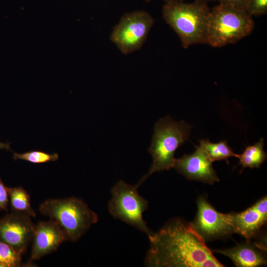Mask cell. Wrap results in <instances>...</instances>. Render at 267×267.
<instances>
[{"mask_svg": "<svg viewBox=\"0 0 267 267\" xmlns=\"http://www.w3.org/2000/svg\"><path fill=\"white\" fill-rule=\"evenodd\" d=\"M199 141V146L207 153L212 162L222 160L227 161V159L230 157H238L239 154L233 151L225 140L218 143L211 142L208 139Z\"/></svg>", "mask_w": 267, "mask_h": 267, "instance_id": "16", "label": "cell"}, {"mask_svg": "<svg viewBox=\"0 0 267 267\" xmlns=\"http://www.w3.org/2000/svg\"><path fill=\"white\" fill-rule=\"evenodd\" d=\"M267 221V198L263 197L245 211L231 213L233 233L252 238Z\"/></svg>", "mask_w": 267, "mask_h": 267, "instance_id": "12", "label": "cell"}, {"mask_svg": "<svg viewBox=\"0 0 267 267\" xmlns=\"http://www.w3.org/2000/svg\"><path fill=\"white\" fill-rule=\"evenodd\" d=\"M0 267H2V266L1 265H0Z\"/></svg>", "mask_w": 267, "mask_h": 267, "instance_id": "26", "label": "cell"}, {"mask_svg": "<svg viewBox=\"0 0 267 267\" xmlns=\"http://www.w3.org/2000/svg\"><path fill=\"white\" fill-rule=\"evenodd\" d=\"M22 254L0 239V265L2 267H17L21 264Z\"/></svg>", "mask_w": 267, "mask_h": 267, "instance_id": "17", "label": "cell"}, {"mask_svg": "<svg viewBox=\"0 0 267 267\" xmlns=\"http://www.w3.org/2000/svg\"><path fill=\"white\" fill-rule=\"evenodd\" d=\"M260 245L247 243L226 249H216L214 252L230 258L238 267H256L265 265L267 260Z\"/></svg>", "mask_w": 267, "mask_h": 267, "instance_id": "13", "label": "cell"}, {"mask_svg": "<svg viewBox=\"0 0 267 267\" xmlns=\"http://www.w3.org/2000/svg\"><path fill=\"white\" fill-rule=\"evenodd\" d=\"M4 149L7 151H11L10 142H3L0 141V150Z\"/></svg>", "mask_w": 267, "mask_h": 267, "instance_id": "22", "label": "cell"}, {"mask_svg": "<svg viewBox=\"0 0 267 267\" xmlns=\"http://www.w3.org/2000/svg\"><path fill=\"white\" fill-rule=\"evenodd\" d=\"M191 127L183 121H174L169 116L156 123L148 149L153 158L152 164L148 173L137 183L139 186L153 173L174 168L175 152L188 139Z\"/></svg>", "mask_w": 267, "mask_h": 267, "instance_id": "3", "label": "cell"}, {"mask_svg": "<svg viewBox=\"0 0 267 267\" xmlns=\"http://www.w3.org/2000/svg\"><path fill=\"white\" fill-rule=\"evenodd\" d=\"M264 139L261 138L259 141L253 145H248L242 153L239 155L238 165L245 168H259L267 158V153L264 150Z\"/></svg>", "mask_w": 267, "mask_h": 267, "instance_id": "14", "label": "cell"}, {"mask_svg": "<svg viewBox=\"0 0 267 267\" xmlns=\"http://www.w3.org/2000/svg\"><path fill=\"white\" fill-rule=\"evenodd\" d=\"M165 3H173V2H182L184 0H162Z\"/></svg>", "mask_w": 267, "mask_h": 267, "instance_id": "23", "label": "cell"}, {"mask_svg": "<svg viewBox=\"0 0 267 267\" xmlns=\"http://www.w3.org/2000/svg\"><path fill=\"white\" fill-rule=\"evenodd\" d=\"M30 217L12 212L0 219V239L22 255L32 240L35 225Z\"/></svg>", "mask_w": 267, "mask_h": 267, "instance_id": "9", "label": "cell"}, {"mask_svg": "<svg viewBox=\"0 0 267 267\" xmlns=\"http://www.w3.org/2000/svg\"><path fill=\"white\" fill-rule=\"evenodd\" d=\"M154 23V19L145 11L125 13L114 27L110 39L123 54L131 53L142 47Z\"/></svg>", "mask_w": 267, "mask_h": 267, "instance_id": "7", "label": "cell"}, {"mask_svg": "<svg viewBox=\"0 0 267 267\" xmlns=\"http://www.w3.org/2000/svg\"><path fill=\"white\" fill-rule=\"evenodd\" d=\"M217 0H194L195 1L200 2H204L206 3L211 1H216Z\"/></svg>", "mask_w": 267, "mask_h": 267, "instance_id": "24", "label": "cell"}, {"mask_svg": "<svg viewBox=\"0 0 267 267\" xmlns=\"http://www.w3.org/2000/svg\"><path fill=\"white\" fill-rule=\"evenodd\" d=\"M64 241L65 235L55 221H42L35 225L32 237L31 261L40 259L57 249Z\"/></svg>", "mask_w": 267, "mask_h": 267, "instance_id": "11", "label": "cell"}, {"mask_svg": "<svg viewBox=\"0 0 267 267\" xmlns=\"http://www.w3.org/2000/svg\"><path fill=\"white\" fill-rule=\"evenodd\" d=\"M219 3L229 5L246 11L248 0H217Z\"/></svg>", "mask_w": 267, "mask_h": 267, "instance_id": "21", "label": "cell"}, {"mask_svg": "<svg viewBox=\"0 0 267 267\" xmlns=\"http://www.w3.org/2000/svg\"><path fill=\"white\" fill-rule=\"evenodd\" d=\"M57 153L49 154L42 150H31L23 153L13 152L14 160H21L34 164H43L58 159Z\"/></svg>", "mask_w": 267, "mask_h": 267, "instance_id": "18", "label": "cell"}, {"mask_svg": "<svg viewBox=\"0 0 267 267\" xmlns=\"http://www.w3.org/2000/svg\"><path fill=\"white\" fill-rule=\"evenodd\" d=\"M144 1H145V2H150V1H151L152 0H143Z\"/></svg>", "mask_w": 267, "mask_h": 267, "instance_id": "25", "label": "cell"}, {"mask_svg": "<svg viewBox=\"0 0 267 267\" xmlns=\"http://www.w3.org/2000/svg\"><path fill=\"white\" fill-rule=\"evenodd\" d=\"M197 213L192 225L205 241L233 233L231 213L217 211L203 196L197 201Z\"/></svg>", "mask_w": 267, "mask_h": 267, "instance_id": "8", "label": "cell"}, {"mask_svg": "<svg viewBox=\"0 0 267 267\" xmlns=\"http://www.w3.org/2000/svg\"><path fill=\"white\" fill-rule=\"evenodd\" d=\"M138 187L123 180L117 182L111 189L112 197L108 203V211L114 218L134 226L149 237L153 232L142 216L148 209V203L138 193Z\"/></svg>", "mask_w": 267, "mask_h": 267, "instance_id": "6", "label": "cell"}, {"mask_svg": "<svg viewBox=\"0 0 267 267\" xmlns=\"http://www.w3.org/2000/svg\"><path fill=\"white\" fill-rule=\"evenodd\" d=\"M195 151L176 159L175 168L179 174L190 180H196L209 184L219 181L213 167L212 162L207 153L199 146H195Z\"/></svg>", "mask_w": 267, "mask_h": 267, "instance_id": "10", "label": "cell"}, {"mask_svg": "<svg viewBox=\"0 0 267 267\" xmlns=\"http://www.w3.org/2000/svg\"><path fill=\"white\" fill-rule=\"evenodd\" d=\"M11 209L12 212L36 217V213L31 207L30 197L22 187H7Z\"/></svg>", "mask_w": 267, "mask_h": 267, "instance_id": "15", "label": "cell"}, {"mask_svg": "<svg viewBox=\"0 0 267 267\" xmlns=\"http://www.w3.org/2000/svg\"><path fill=\"white\" fill-rule=\"evenodd\" d=\"M9 195L7 187L5 186L0 178V210L7 211Z\"/></svg>", "mask_w": 267, "mask_h": 267, "instance_id": "20", "label": "cell"}, {"mask_svg": "<svg viewBox=\"0 0 267 267\" xmlns=\"http://www.w3.org/2000/svg\"><path fill=\"white\" fill-rule=\"evenodd\" d=\"M246 11L252 17L266 14L267 0H248Z\"/></svg>", "mask_w": 267, "mask_h": 267, "instance_id": "19", "label": "cell"}, {"mask_svg": "<svg viewBox=\"0 0 267 267\" xmlns=\"http://www.w3.org/2000/svg\"><path fill=\"white\" fill-rule=\"evenodd\" d=\"M145 258L149 267H223L192 223L178 219L148 237Z\"/></svg>", "mask_w": 267, "mask_h": 267, "instance_id": "1", "label": "cell"}, {"mask_svg": "<svg viewBox=\"0 0 267 267\" xmlns=\"http://www.w3.org/2000/svg\"><path fill=\"white\" fill-rule=\"evenodd\" d=\"M255 23L246 11L219 3L210 9L208 17L207 44L222 47L234 44L249 36Z\"/></svg>", "mask_w": 267, "mask_h": 267, "instance_id": "5", "label": "cell"}, {"mask_svg": "<svg viewBox=\"0 0 267 267\" xmlns=\"http://www.w3.org/2000/svg\"><path fill=\"white\" fill-rule=\"evenodd\" d=\"M39 211L57 222L67 241L72 242L77 241L98 221L96 213L82 199L74 197L48 199L40 205Z\"/></svg>", "mask_w": 267, "mask_h": 267, "instance_id": "4", "label": "cell"}, {"mask_svg": "<svg viewBox=\"0 0 267 267\" xmlns=\"http://www.w3.org/2000/svg\"><path fill=\"white\" fill-rule=\"evenodd\" d=\"M210 11L206 3L182 1L165 3L162 15L186 49L194 44H207Z\"/></svg>", "mask_w": 267, "mask_h": 267, "instance_id": "2", "label": "cell"}]
</instances>
